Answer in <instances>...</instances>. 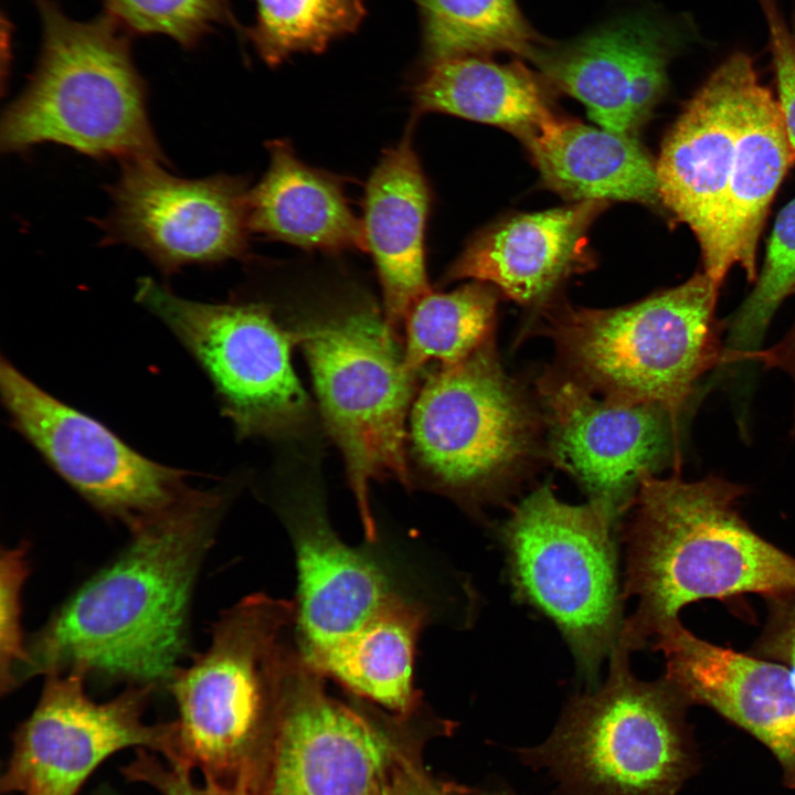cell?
<instances>
[{"instance_id": "obj_1", "label": "cell", "mask_w": 795, "mask_h": 795, "mask_svg": "<svg viewBox=\"0 0 795 795\" xmlns=\"http://www.w3.org/2000/svg\"><path fill=\"white\" fill-rule=\"evenodd\" d=\"M226 505L220 491L131 533L33 636L20 681L83 668L130 683L173 677L187 648L194 583Z\"/></svg>"}, {"instance_id": "obj_2", "label": "cell", "mask_w": 795, "mask_h": 795, "mask_svg": "<svg viewBox=\"0 0 795 795\" xmlns=\"http://www.w3.org/2000/svg\"><path fill=\"white\" fill-rule=\"evenodd\" d=\"M272 305L308 365L324 433L344 463L367 539L377 528L373 481L412 487L407 425L420 377L411 372L402 337L382 304L343 285Z\"/></svg>"}, {"instance_id": "obj_3", "label": "cell", "mask_w": 795, "mask_h": 795, "mask_svg": "<svg viewBox=\"0 0 795 795\" xmlns=\"http://www.w3.org/2000/svg\"><path fill=\"white\" fill-rule=\"evenodd\" d=\"M745 489L720 477L646 476L632 504L624 600L636 596L619 644L644 647L683 606L703 598L795 594V558L759 536L736 510Z\"/></svg>"}, {"instance_id": "obj_4", "label": "cell", "mask_w": 795, "mask_h": 795, "mask_svg": "<svg viewBox=\"0 0 795 795\" xmlns=\"http://www.w3.org/2000/svg\"><path fill=\"white\" fill-rule=\"evenodd\" d=\"M295 617L296 602L263 593L221 614L209 647L169 681L179 714L169 763L199 770L209 784L267 795L282 636Z\"/></svg>"}, {"instance_id": "obj_5", "label": "cell", "mask_w": 795, "mask_h": 795, "mask_svg": "<svg viewBox=\"0 0 795 795\" xmlns=\"http://www.w3.org/2000/svg\"><path fill=\"white\" fill-rule=\"evenodd\" d=\"M38 3L41 54L2 116L1 150L55 142L93 157L166 165L126 30L107 13L76 21L50 0Z\"/></svg>"}, {"instance_id": "obj_6", "label": "cell", "mask_w": 795, "mask_h": 795, "mask_svg": "<svg viewBox=\"0 0 795 795\" xmlns=\"http://www.w3.org/2000/svg\"><path fill=\"white\" fill-rule=\"evenodd\" d=\"M720 284L699 272L685 283L608 309L561 306L544 333L566 375L601 396L649 403L680 417L699 378L724 363L717 318Z\"/></svg>"}, {"instance_id": "obj_7", "label": "cell", "mask_w": 795, "mask_h": 795, "mask_svg": "<svg viewBox=\"0 0 795 795\" xmlns=\"http://www.w3.org/2000/svg\"><path fill=\"white\" fill-rule=\"evenodd\" d=\"M629 653L618 644L601 687L574 696L548 740L519 751L561 795H676L697 768L689 704L665 678L637 679Z\"/></svg>"}, {"instance_id": "obj_8", "label": "cell", "mask_w": 795, "mask_h": 795, "mask_svg": "<svg viewBox=\"0 0 795 795\" xmlns=\"http://www.w3.org/2000/svg\"><path fill=\"white\" fill-rule=\"evenodd\" d=\"M543 417L501 367L491 338L427 373L411 406V484L477 508L501 496L541 447Z\"/></svg>"}, {"instance_id": "obj_9", "label": "cell", "mask_w": 795, "mask_h": 795, "mask_svg": "<svg viewBox=\"0 0 795 795\" xmlns=\"http://www.w3.org/2000/svg\"><path fill=\"white\" fill-rule=\"evenodd\" d=\"M617 518L594 500L561 501L543 485L515 507L502 528L516 596L554 622L592 686L624 624L613 537Z\"/></svg>"}, {"instance_id": "obj_10", "label": "cell", "mask_w": 795, "mask_h": 795, "mask_svg": "<svg viewBox=\"0 0 795 795\" xmlns=\"http://www.w3.org/2000/svg\"><path fill=\"white\" fill-rule=\"evenodd\" d=\"M136 300L170 329L208 375L237 437L284 448L320 444L317 406L293 367L295 343L268 301H193L149 277L139 279Z\"/></svg>"}, {"instance_id": "obj_11", "label": "cell", "mask_w": 795, "mask_h": 795, "mask_svg": "<svg viewBox=\"0 0 795 795\" xmlns=\"http://www.w3.org/2000/svg\"><path fill=\"white\" fill-rule=\"evenodd\" d=\"M0 393L12 425L98 512L134 533L203 497L188 473L144 456L98 420L57 400L0 361Z\"/></svg>"}, {"instance_id": "obj_12", "label": "cell", "mask_w": 795, "mask_h": 795, "mask_svg": "<svg viewBox=\"0 0 795 795\" xmlns=\"http://www.w3.org/2000/svg\"><path fill=\"white\" fill-rule=\"evenodd\" d=\"M86 675L83 668L45 674L34 710L13 733L2 793L77 795L100 763L130 746L173 760L176 720H142L156 686L130 683L98 703L85 692Z\"/></svg>"}, {"instance_id": "obj_13", "label": "cell", "mask_w": 795, "mask_h": 795, "mask_svg": "<svg viewBox=\"0 0 795 795\" xmlns=\"http://www.w3.org/2000/svg\"><path fill=\"white\" fill-rule=\"evenodd\" d=\"M324 680L287 647L267 795H378L404 754L396 721L331 697Z\"/></svg>"}, {"instance_id": "obj_14", "label": "cell", "mask_w": 795, "mask_h": 795, "mask_svg": "<svg viewBox=\"0 0 795 795\" xmlns=\"http://www.w3.org/2000/svg\"><path fill=\"white\" fill-rule=\"evenodd\" d=\"M548 458L617 517L640 481L680 465L679 420L665 407L595 394L562 371L537 382Z\"/></svg>"}, {"instance_id": "obj_15", "label": "cell", "mask_w": 795, "mask_h": 795, "mask_svg": "<svg viewBox=\"0 0 795 795\" xmlns=\"http://www.w3.org/2000/svg\"><path fill=\"white\" fill-rule=\"evenodd\" d=\"M123 165L110 212L98 221L105 243L138 248L165 275L244 254L250 189L242 178L183 179L153 160Z\"/></svg>"}, {"instance_id": "obj_16", "label": "cell", "mask_w": 795, "mask_h": 795, "mask_svg": "<svg viewBox=\"0 0 795 795\" xmlns=\"http://www.w3.org/2000/svg\"><path fill=\"white\" fill-rule=\"evenodd\" d=\"M319 455L287 449L276 466L278 510L298 571L297 649L309 665L353 634L392 593L379 566L330 527L318 484Z\"/></svg>"}, {"instance_id": "obj_17", "label": "cell", "mask_w": 795, "mask_h": 795, "mask_svg": "<svg viewBox=\"0 0 795 795\" xmlns=\"http://www.w3.org/2000/svg\"><path fill=\"white\" fill-rule=\"evenodd\" d=\"M674 38L654 19L625 17L563 43L544 41L529 60L600 127L636 137L666 91Z\"/></svg>"}, {"instance_id": "obj_18", "label": "cell", "mask_w": 795, "mask_h": 795, "mask_svg": "<svg viewBox=\"0 0 795 795\" xmlns=\"http://www.w3.org/2000/svg\"><path fill=\"white\" fill-rule=\"evenodd\" d=\"M664 676L689 706L713 709L762 742L795 791V674L787 666L700 639L678 619L655 634Z\"/></svg>"}, {"instance_id": "obj_19", "label": "cell", "mask_w": 795, "mask_h": 795, "mask_svg": "<svg viewBox=\"0 0 795 795\" xmlns=\"http://www.w3.org/2000/svg\"><path fill=\"white\" fill-rule=\"evenodd\" d=\"M752 60H725L688 102L656 162L660 201L693 232L701 254L717 231L734 160Z\"/></svg>"}, {"instance_id": "obj_20", "label": "cell", "mask_w": 795, "mask_h": 795, "mask_svg": "<svg viewBox=\"0 0 795 795\" xmlns=\"http://www.w3.org/2000/svg\"><path fill=\"white\" fill-rule=\"evenodd\" d=\"M605 203L582 201L498 223L469 243L445 279L491 283L519 304L539 303L586 265L585 233Z\"/></svg>"}, {"instance_id": "obj_21", "label": "cell", "mask_w": 795, "mask_h": 795, "mask_svg": "<svg viewBox=\"0 0 795 795\" xmlns=\"http://www.w3.org/2000/svg\"><path fill=\"white\" fill-rule=\"evenodd\" d=\"M428 206V184L407 130L372 170L362 220L367 251L372 255L381 287L382 307L402 339L411 309L432 290L424 244Z\"/></svg>"}, {"instance_id": "obj_22", "label": "cell", "mask_w": 795, "mask_h": 795, "mask_svg": "<svg viewBox=\"0 0 795 795\" xmlns=\"http://www.w3.org/2000/svg\"><path fill=\"white\" fill-rule=\"evenodd\" d=\"M795 162L777 100L759 82H749L741 106L739 136L721 218L702 255L703 272L722 285L740 265L756 278V247L767 210L788 168Z\"/></svg>"}, {"instance_id": "obj_23", "label": "cell", "mask_w": 795, "mask_h": 795, "mask_svg": "<svg viewBox=\"0 0 795 795\" xmlns=\"http://www.w3.org/2000/svg\"><path fill=\"white\" fill-rule=\"evenodd\" d=\"M521 137L545 186L566 199L661 202L656 162L636 137L555 117Z\"/></svg>"}, {"instance_id": "obj_24", "label": "cell", "mask_w": 795, "mask_h": 795, "mask_svg": "<svg viewBox=\"0 0 795 795\" xmlns=\"http://www.w3.org/2000/svg\"><path fill=\"white\" fill-rule=\"evenodd\" d=\"M267 150L268 169L247 194L250 232L306 250L367 251L362 221L338 179L305 165L287 141H271Z\"/></svg>"}, {"instance_id": "obj_25", "label": "cell", "mask_w": 795, "mask_h": 795, "mask_svg": "<svg viewBox=\"0 0 795 795\" xmlns=\"http://www.w3.org/2000/svg\"><path fill=\"white\" fill-rule=\"evenodd\" d=\"M427 619L423 604L392 592L353 634L309 666L353 695L409 719L421 701L412 674L416 642Z\"/></svg>"}, {"instance_id": "obj_26", "label": "cell", "mask_w": 795, "mask_h": 795, "mask_svg": "<svg viewBox=\"0 0 795 795\" xmlns=\"http://www.w3.org/2000/svg\"><path fill=\"white\" fill-rule=\"evenodd\" d=\"M413 100L417 113L455 115L520 136L554 117L540 77L520 62L500 64L486 56L428 63Z\"/></svg>"}, {"instance_id": "obj_27", "label": "cell", "mask_w": 795, "mask_h": 795, "mask_svg": "<svg viewBox=\"0 0 795 795\" xmlns=\"http://www.w3.org/2000/svg\"><path fill=\"white\" fill-rule=\"evenodd\" d=\"M496 305L495 293L480 282L424 295L403 327L409 370L421 377L430 362L451 365L468 358L494 338Z\"/></svg>"}, {"instance_id": "obj_28", "label": "cell", "mask_w": 795, "mask_h": 795, "mask_svg": "<svg viewBox=\"0 0 795 795\" xmlns=\"http://www.w3.org/2000/svg\"><path fill=\"white\" fill-rule=\"evenodd\" d=\"M427 64L506 52L528 59L543 43L516 0H417Z\"/></svg>"}, {"instance_id": "obj_29", "label": "cell", "mask_w": 795, "mask_h": 795, "mask_svg": "<svg viewBox=\"0 0 795 795\" xmlns=\"http://www.w3.org/2000/svg\"><path fill=\"white\" fill-rule=\"evenodd\" d=\"M250 38L263 60L276 65L296 52H320L352 32L364 14L362 0H256Z\"/></svg>"}, {"instance_id": "obj_30", "label": "cell", "mask_w": 795, "mask_h": 795, "mask_svg": "<svg viewBox=\"0 0 795 795\" xmlns=\"http://www.w3.org/2000/svg\"><path fill=\"white\" fill-rule=\"evenodd\" d=\"M795 292V198L777 215L760 277L731 318L725 363L760 349L778 306Z\"/></svg>"}, {"instance_id": "obj_31", "label": "cell", "mask_w": 795, "mask_h": 795, "mask_svg": "<svg viewBox=\"0 0 795 795\" xmlns=\"http://www.w3.org/2000/svg\"><path fill=\"white\" fill-rule=\"evenodd\" d=\"M106 13L126 31L159 33L194 45L227 14L226 0H103Z\"/></svg>"}, {"instance_id": "obj_32", "label": "cell", "mask_w": 795, "mask_h": 795, "mask_svg": "<svg viewBox=\"0 0 795 795\" xmlns=\"http://www.w3.org/2000/svg\"><path fill=\"white\" fill-rule=\"evenodd\" d=\"M25 543L2 549L0 558V690L9 693L20 682L29 661L20 624V595L29 573Z\"/></svg>"}, {"instance_id": "obj_33", "label": "cell", "mask_w": 795, "mask_h": 795, "mask_svg": "<svg viewBox=\"0 0 795 795\" xmlns=\"http://www.w3.org/2000/svg\"><path fill=\"white\" fill-rule=\"evenodd\" d=\"M759 1L768 29L778 92L776 100L795 156V28L785 21L775 0Z\"/></svg>"}, {"instance_id": "obj_34", "label": "cell", "mask_w": 795, "mask_h": 795, "mask_svg": "<svg viewBox=\"0 0 795 795\" xmlns=\"http://www.w3.org/2000/svg\"><path fill=\"white\" fill-rule=\"evenodd\" d=\"M123 773L130 781L150 785L161 795H252L205 782L204 785L197 784L191 776L192 771L161 762L146 749H137L136 756L123 767Z\"/></svg>"}, {"instance_id": "obj_35", "label": "cell", "mask_w": 795, "mask_h": 795, "mask_svg": "<svg viewBox=\"0 0 795 795\" xmlns=\"http://www.w3.org/2000/svg\"><path fill=\"white\" fill-rule=\"evenodd\" d=\"M766 625L753 648V655L783 664L795 674V594L766 598Z\"/></svg>"}, {"instance_id": "obj_36", "label": "cell", "mask_w": 795, "mask_h": 795, "mask_svg": "<svg viewBox=\"0 0 795 795\" xmlns=\"http://www.w3.org/2000/svg\"><path fill=\"white\" fill-rule=\"evenodd\" d=\"M468 789L433 777L406 753L395 764L378 795H466Z\"/></svg>"}, {"instance_id": "obj_37", "label": "cell", "mask_w": 795, "mask_h": 795, "mask_svg": "<svg viewBox=\"0 0 795 795\" xmlns=\"http://www.w3.org/2000/svg\"><path fill=\"white\" fill-rule=\"evenodd\" d=\"M743 360H755L761 362L765 368L782 369L793 378L795 383V322L780 342L767 349H757L749 352L743 357Z\"/></svg>"}, {"instance_id": "obj_38", "label": "cell", "mask_w": 795, "mask_h": 795, "mask_svg": "<svg viewBox=\"0 0 795 795\" xmlns=\"http://www.w3.org/2000/svg\"><path fill=\"white\" fill-rule=\"evenodd\" d=\"M480 795H502V794H480Z\"/></svg>"}]
</instances>
